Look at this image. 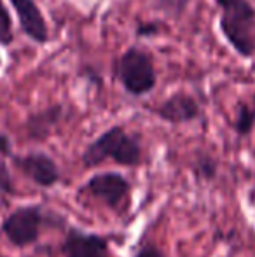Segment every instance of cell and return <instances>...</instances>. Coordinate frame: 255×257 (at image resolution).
Listing matches in <instances>:
<instances>
[{
  "mask_svg": "<svg viewBox=\"0 0 255 257\" xmlns=\"http://www.w3.org/2000/svg\"><path fill=\"white\" fill-rule=\"evenodd\" d=\"M142 142L140 137L128 133L123 126H112L95 139L82 153V163L95 168L112 159L121 166H136L142 163Z\"/></svg>",
  "mask_w": 255,
  "mask_h": 257,
  "instance_id": "obj_1",
  "label": "cell"
},
{
  "mask_svg": "<svg viewBox=\"0 0 255 257\" xmlns=\"http://www.w3.org/2000/svg\"><path fill=\"white\" fill-rule=\"evenodd\" d=\"M220 7V27L224 37L243 58L255 54V7L248 0H215Z\"/></svg>",
  "mask_w": 255,
  "mask_h": 257,
  "instance_id": "obj_2",
  "label": "cell"
},
{
  "mask_svg": "<svg viewBox=\"0 0 255 257\" xmlns=\"http://www.w3.org/2000/svg\"><path fill=\"white\" fill-rule=\"evenodd\" d=\"M114 72L123 88L133 96L152 91L157 81L152 58L140 48H129L121 54L114 61Z\"/></svg>",
  "mask_w": 255,
  "mask_h": 257,
  "instance_id": "obj_3",
  "label": "cell"
},
{
  "mask_svg": "<svg viewBox=\"0 0 255 257\" xmlns=\"http://www.w3.org/2000/svg\"><path fill=\"white\" fill-rule=\"evenodd\" d=\"M46 222V212L39 205L20 206L13 210L2 222V233L14 247H28L41 236L42 224Z\"/></svg>",
  "mask_w": 255,
  "mask_h": 257,
  "instance_id": "obj_4",
  "label": "cell"
},
{
  "mask_svg": "<svg viewBox=\"0 0 255 257\" xmlns=\"http://www.w3.org/2000/svg\"><path fill=\"white\" fill-rule=\"evenodd\" d=\"M81 191L89 193L109 208L119 210L131 193V182L117 172H103L93 175Z\"/></svg>",
  "mask_w": 255,
  "mask_h": 257,
  "instance_id": "obj_5",
  "label": "cell"
},
{
  "mask_svg": "<svg viewBox=\"0 0 255 257\" xmlns=\"http://www.w3.org/2000/svg\"><path fill=\"white\" fill-rule=\"evenodd\" d=\"M13 163L18 170L23 172V175H27L32 182L41 187H53L62 179V172L55 159L41 151H34L23 156L13 154Z\"/></svg>",
  "mask_w": 255,
  "mask_h": 257,
  "instance_id": "obj_6",
  "label": "cell"
},
{
  "mask_svg": "<svg viewBox=\"0 0 255 257\" xmlns=\"http://www.w3.org/2000/svg\"><path fill=\"white\" fill-rule=\"evenodd\" d=\"M9 2L18 16L21 32L35 44H46L49 41V28L37 2L35 0H9Z\"/></svg>",
  "mask_w": 255,
  "mask_h": 257,
  "instance_id": "obj_7",
  "label": "cell"
},
{
  "mask_svg": "<svg viewBox=\"0 0 255 257\" xmlns=\"http://www.w3.org/2000/svg\"><path fill=\"white\" fill-rule=\"evenodd\" d=\"M65 257H105L109 252V240L102 234L70 229L62 243Z\"/></svg>",
  "mask_w": 255,
  "mask_h": 257,
  "instance_id": "obj_8",
  "label": "cell"
},
{
  "mask_svg": "<svg viewBox=\"0 0 255 257\" xmlns=\"http://www.w3.org/2000/svg\"><path fill=\"white\" fill-rule=\"evenodd\" d=\"M156 114L163 121L171 122V124H184L191 122L201 115V107L196 102V98L187 93H175L168 96L159 107L156 108Z\"/></svg>",
  "mask_w": 255,
  "mask_h": 257,
  "instance_id": "obj_9",
  "label": "cell"
},
{
  "mask_svg": "<svg viewBox=\"0 0 255 257\" xmlns=\"http://www.w3.org/2000/svg\"><path fill=\"white\" fill-rule=\"evenodd\" d=\"M63 105L55 103L37 112H32L27 117L25 128L32 140H46L53 133V130L60 124L63 117Z\"/></svg>",
  "mask_w": 255,
  "mask_h": 257,
  "instance_id": "obj_10",
  "label": "cell"
},
{
  "mask_svg": "<svg viewBox=\"0 0 255 257\" xmlns=\"http://www.w3.org/2000/svg\"><path fill=\"white\" fill-rule=\"evenodd\" d=\"M255 124V95L250 103H239L234 119V130L238 135H248Z\"/></svg>",
  "mask_w": 255,
  "mask_h": 257,
  "instance_id": "obj_11",
  "label": "cell"
},
{
  "mask_svg": "<svg viewBox=\"0 0 255 257\" xmlns=\"http://www.w3.org/2000/svg\"><path fill=\"white\" fill-rule=\"evenodd\" d=\"M14 41L13 32V20H11L9 9L6 2L0 0V46H9Z\"/></svg>",
  "mask_w": 255,
  "mask_h": 257,
  "instance_id": "obj_12",
  "label": "cell"
},
{
  "mask_svg": "<svg viewBox=\"0 0 255 257\" xmlns=\"http://www.w3.org/2000/svg\"><path fill=\"white\" fill-rule=\"evenodd\" d=\"M196 172L199 173L201 177H204V179H213V177L217 175V163H215L213 158L203 154L196 161Z\"/></svg>",
  "mask_w": 255,
  "mask_h": 257,
  "instance_id": "obj_13",
  "label": "cell"
},
{
  "mask_svg": "<svg viewBox=\"0 0 255 257\" xmlns=\"http://www.w3.org/2000/svg\"><path fill=\"white\" fill-rule=\"evenodd\" d=\"M0 191L6 194H13L14 193V182H13V175H11V170L7 166V163L0 158Z\"/></svg>",
  "mask_w": 255,
  "mask_h": 257,
  "instance_id": "obj_14",
  "label": "cell"
},
{
  "mask_svg": "<svg viewBox=\"0 0 255 257\" xmlns=\"http://www.w3.org/2000/svg\"><path fill=\"white\" fill-rule=\"evenodd\" d=\"M157 34H159V23H154V21H145V23H140L136 27L138 37H152Z\"/></svg>",
  "mask_w": 255,
  "mask_h": 257,
  "instance_id": "obj_15",
  "label": "cell"
},
{
  "mask_svg": "<svg viewBox=\"0 0 255 257\" xmlns=\"http://www.w3.org/2000/svg\"><path fill=\"white\" fill-rule=\"evenodd\" d=\"M133 257H166V255H164L163 250L157 248L154 243H147V245H143V247H140V250Z\"/></svg>",
  "mask_w": 255,
  "mask_h": 257,
  "instance_id": "obj_16",
  "label": "cell"
},
{
  "mask_svg": "<svg viewBox=\"0 0 255 257\" xmlns=\"http://www.w3.org/2000/svg\"><path fill=\"white\" fill-rule=\"evenodd\" d=\"M0 156L13 158V142L4 132H0Z\"/></svg>",
  "mask_w": 255,
  "mask_h": 257,
  "instance_id": "obj_17",
  "label": "cell"
},
{
  "mask_svg": "<svg viewBox=\"0 0 255 257\" xmlns=\"http://www.w3.org/2000/svg\"><path fill=\"white\" fill-rule=\"evenodd\" d=\"M0 257H6V255H0Z\"/></svg>",
  "mask_w": 255,
  "mask_h": 257,
  "instance_id": "obj_18",
  "label": "cell"
},
{
  "mask_svg": "<svg viewBox=\"0 0 255 257\" xmlns=\"http://www.w3.org/2000/svg\"><path fill=\"white\" fill-rule=\"evenodd\" d=\"M253 154H255V153H253Z\"/></svg>",
  "mask_w": 255,
  "mask_h": 257,
  "instance_id": "obj_19",
  "label": "cell"
}]
</instances>
